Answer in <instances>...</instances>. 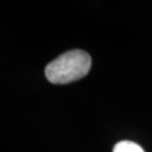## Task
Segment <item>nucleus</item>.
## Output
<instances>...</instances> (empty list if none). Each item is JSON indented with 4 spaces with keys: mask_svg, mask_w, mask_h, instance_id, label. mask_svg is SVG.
Here are the masks:
<instances>
[{
    "mask_svg": "<svg viewBox=\"0 0 152 152\" xmlns=\"http://www.w3.org/2000/svg\"><path fill=\"white\" fill-rule=\"evenodd\" d=\"M113 152H144V150L135 142L121 141L114 147Z\"/></svg>",
    "mask_w": 152,
    "mask_h": 152,
    "instance_id": "nucleus-2",
    "label": "nucleus"
},
{
    "mask_svg": "<svg viewBox=\"0 0 152 152\" xmlns=\"http://www.w3.org/2000/svg\"><path fill=\"white\" fill-rule=\"evenodd\" d=\"M91 68V58L82 50L68 51L45 68V77L54 85L77 81L87 75Z\"/></svg>",
    "mask_w": 152,
    "mask_h": 152,
    "instance_id": "nucleus-1",
    "label": "nucleus"
}]
</instances>
